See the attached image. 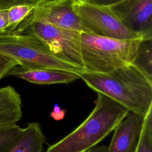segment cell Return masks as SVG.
<instances>
[{
  "label": "cell",
  "instance_id": "obj_1",
  "mask_svg": "<svg viewBox=\"0 0 152 152\" xmlns=\"http://www.w3.org/2000/svg\"><path fill=\"white\" fill-rule=\"evenodd\" d=\"M92 90L118 103L130 112L145 116L152 108V81L132 64L106 74L80 73Z\"/></svg>",
  "mask_w": 152,
  "mask_h": 152
},
{
  "label": "cell",
  "instance_id": "obj_2",
  "mask_svg": "<svg viewBox=\"0 0 152 152\" xmlns=\"http://www.w3.org/2000/svg\"><path fill=\"white\" fill-rule=\"evenodd\" d=\"M130 112L106 96L97 93L88 116L74 131L49 146L46 152H85L96 146Z\"/></svg>",
  "mask_w": 152,
  "mask_h": 152
},
{
  "label": "cell",
  "instance_id": "obj_3",
  "mask_svg": "<svg viewBox=\"0 0 152 152\" xmlns=\"http://www.w3.org/2000/svg\"><path fill=\"white\" fill-rule=\"evenodd\" d=\"M142 40H119L81 31L80 51L84 72L106 74L132 64Z\"/></svg>",
  "mask_w": 152,
  "mask_h": 152
},
{
  "label": "cell",
  "instance_id": "obj_4",
  "mask_svg": "<svg viewBox=\"0 0 152 152\" xmlns=\"http://www.w3.org/2000/svg\"><path fill=\"white\" fill-rule=\"evenodd\" d=\"M0 53L17 61L27 68H49L75 72H84L53 52L39 38L27 34H0Z\"/></svg>",
  "mask_w": 152,
  "mask_h": 152
},
{
  "label": "cell",
  "instance_id": "obj_5",
  "mask_svg": "<svg viewBox=\"0 0 152 152\" xmlns=\"http://www.w3.org/2000/svg\"><path fill=\"white\" fill-rule=\"evenodd\" d=\"M80 33L36 21L19 25L9 33L34 36L41 40L55 54L83 69L80 51Z\"/></svg>",
  "mask_w": 152,
  "mask_h": 152
},
{
  "label": "cell",
  "instance_id": "obj_6",
  "mask_svg": "<svg viewBox=\"0 0 152 152\" xmlns=\"http://www.w3.org/2000/svg\"><path fill=\"white\" fill-rule=\"evenodd\" d=\"M76 8L83 32L119 40L142 39L129 31L109 7L98 6L77 0Z\"/></svg>",
  "mask_w": 152,
  "mask_h": 152
},
{
  "label": "cell",
  "instance_id": "obj_7",
  "mask_svg": "<svg viewBox=\"0 0 152 152\" xmlns=\"http://www.w3.org/2000/svg\"><path fill=\"white\" fill-rule=\"evenodd\" d=\"M76 1L49 0L34 6L19 25L39 21L62 28L81 32L83 29L76 8Z\"/></svg>",
  "mask_w": 152,
  "mask_h": 152
},
{
  "label": "cell",
  "instance_id": "obj_8",
  "mask_svg": "<svg viewBox=\"0 0 152 152\" xmlns=\"http://www.w3.org/2000/svg\"><path fill=\"white\" fill-rule=\"evenodd\" d=\"M109 8L129 31L152 39V0H125Z\"/></svg>",
  "mask_w": 152,
  "mask_h": 152
},
{
  "label": "cell",
  "instance_id": "obj_9",
  "mask_svg": "<svg viewBox=\"0 0 152 152\" xmlns=\"http://www.w3.org/2000/svg\"><path fill=\"white\" fill-rule=\"evenodd\" d=\"M144 116L133 112L117 125L106 152H134L141 131Z\"/></svg>",
  "mask_w": 152,
  "mask_h": 152
},
{
  "label": "cell",
  "instance_id": "obj_10",
  "mask_svg": "<svg viewBox=\"0 0 152 152\" xmlns=\"http://www.w3.org/2000/svg\"><path fill=\"white\" fill-rule=\"evenodd\" d=\"M8 75L40 85L68 84L80 78L79 72L49 68H27L19 65L11 69Z\"/></svg>",
  "mask_w": 152,
  "mask_h": 152
},
{
  "label": "cell",
  "instance_id": "obj_11",
  "mask_svg": "<svg viewBox=\"0 0 152 152\" xmlns=\"http://www.w3.org/2000/svg\"><path fill=\"white\" fill-rule=\"evenodd\" d=\"M45 142L40 124L30 122L5 152H42Z\"/></svg>",
  "mask_w": 152,
  "mask_h": 152
},
{
  "label": "cell",
  "instance_id": "obj_12",
  "mask_svg": "<svg viewBox=\"0 0 152 152\" xmlns=\"http://www.w3.org/2000/svg\"><path fill=\"white\" fill-rule=\"evenodd\" d=\"M21 117L20 95L10 86L0 88V125H15Z\"/></svg>",
  "mask_w": 152,
  "mask_h": 152
},
{
  "label": "cell",
  "instance_id": "obj_13",
  "mask_svg": "<svg viewBox=\"0 0 152 152\" xmlns=\"http://www.w3.org/2000/svg\"><path fill=\"white\" fill-rule=\"evenodd\" d=\"M151 39H142L139 45L136 57L132 63L145 75L152 81Z\"/></svg>",
  "mask_w": 152,
  "mask_h": 152
},
{
  "label": "cell",
  "instance_id": "obj_14",
  "mask_svg": "<svg viewBox=\"0 0 152 152\" xmlns=\"http://www.w3.org/2000/svg\"><path fill=\"white\" fill-rule=\"evenodd\" d=\"M134 152H152V108L144 118L141 131Z\"/></svg>",
  "mask_w": 152,
  "mask_h": 152
},
{
  "label": "cell",
  "instance_id": "obj_15",
  "mask_svg": "<svg viewBox=\"0 0 152 152\" xmlns=\"http://www.w3.org/2000/svg\"><path fill=\"white\" fill-rule=\"evenodd\" d=\"M34 5H17L8 9V24L5 33L12 31L30 14Z\"/></svg>",
  "mask_w": 152,
  "mask_h": 152
},
{
  "label": "cell",
  "instance_id": "obj_16",
  "mask_svg": "<svg viewBox=\"0 0 152 152\" xmlns=\"http://www.w3.org/2000/svg\"><path fill=\"white\" fill-rule=\"evenodd\" d=\"M23 128L17 124L0 125V152H5L21 133Z\"/></svg>",
  "mask_w": 152,
  "mask_h": 152
},
{
  "label": "cell",
  "instance_id": "obj_17",
  "mask_svg": "<svg viewBox=\"0 0 152 152\" xmlns=\"http://www.w3.org/2000/svg\"><path fill=\"white\" fill-rule=\"evenodd\" d=\"M49 0H0L1 9H9L17 5H34L46 2Z\"/></svg>",
  "mask_w": 152,
  "mask_h": 152
},
{
  "label": "cell",
  "instance_id": "obj_18",
  "mask_svg": "<svg viewBox=\"0 0 152 152\" xmlns=\"http://www.w3.org/2000/svg\"><path fill=\"white\" fill-rule=\"evenodd\" d=\"M18 65L17 61L0 53V80L8 75L11 69Z\"/></svg>",
  "mask_w": 152,
  "mask_h": 152
},
{
  "label": "cell",
  "instance_id": "obj_19",
  "mask_svg": "<svg viewBox=\"0 0 152 152\" xmlns=\"http://www.w3.org/2000/svg\"><path fill=\"white\" fill-rule=\"evenodd\" d=\"M88 4L103 6V7H110L112 5L121 2L125 0H81Z\"/></svg>",
  "mask_w": 152,
  "mask_h": 152
},
{
  "label": "cell",
  "instance_id": "obj_20",
  "mask_svg": "<svg viewBox=\"0 0 152 152\" xmlns=\"http://www.w3.org/2000/svg\"><path fill=\"white\" fill-rule=\"evenodd\" d=\"M8 24V9L0 8V34L5 33Z\"/></svg>",
  "mask_w": 152,
  "mask_h": 152
},
{
  "label": "cell",
  "instance_id": "obj_21",
  "mask_svg": "<svg viewBox=\"0 0 152 152\" xmlns=\"http://www.w3.org/2000/svg\"><path fill=\"white\" fill-rule=\"evenodd\" d=\"M65 111L61 110V109L56 104L53 108V112L50 113V116L55 120L62 119L65 116Z\"/></svg>",
  "mask_w": 152,
  "mask_h": 152
},
{
  "label": "cell",
  "instance_id": "obj_22",
  "mask_svg": "<svg viewBox=\"0 0 152 152\" xmlns=\"http://www.w3.org/2000/svg\"><path fill=\"white\" fill-rule=\"evenodd\" d=\"M107 147L106 145H100V146H94L85 152H106Z\"/></svg>",
  "mask_w": 152,
  "mask_h": 152
}]
</instances>
